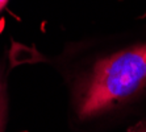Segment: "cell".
I'll return each mask as SVG.
<instances>
[{
    "label": "cell",
    "mask_w": 146,
    "mask_h": 132,
    "mask_svg": "<svg viewBox=\"0 0 146 132\" xmlns=\"http://www.w3.org/2000/svg\"><path fill=\"white\" fill-rule=\"evenodd\" d=\"M8 1H9V0H0V11H3L4 8H5V5L8 4Z\"/></svg>",
    "instance_id": "277c9868"
},
{
    "label": "cell",
    "mask_w": 146,
    "mask_h": 132,
    "mask_svg": "<svg viewBox=\"0 0 146 132\" xmlns=\"http://www.w3.org/2000/svg\"><path fill=\"white\" fill-rule=\"evenodd\" d=\"M126 132H146V119L145 120H142V122L137 123L136 125L130 127Z\"/></svg>",
    "instance_id": "3957f363"
},
{
    "label": "cell",
    "mask_w": 146,
    "mask_h": 132,
    "mask_svg": "<svg viewBox=\"0 0 146 132\" xmlns=\"http://www.w3.org/2000/svg\"><path fill=\"white\" fill-rule=\"evenodd\" d=\"M62 73L68 90V118L75 129L116 124L146 99V36L76 52Z\"/></svg>",
    "instance_id": "6da1fadb"
},
{
    "label": "cell",
    "mask_w": 146,
    "mask_h": 132,
    "mask_svg": "<svg viewBox=\"0 0 146 132\" xmlns=\"http://www.w3.org/2000/svg\"><path fill=\"white\" fill-rule=\"evenodd\" d=\"M9 112V95L4 64L0 62V132H5Z\"/></svg>",
    "instance_id": "7a4b0ae2"
}]
</instances>
